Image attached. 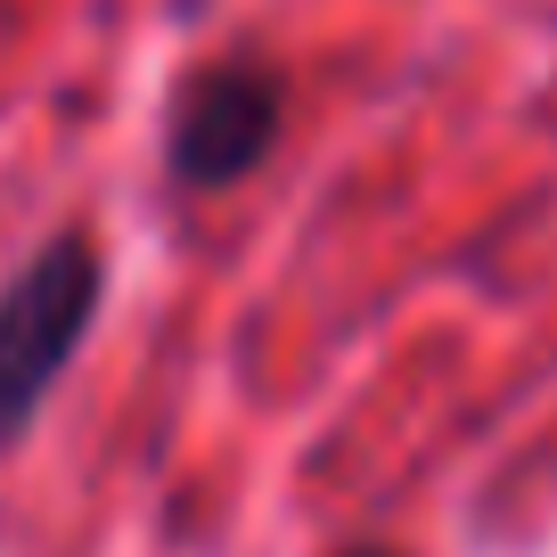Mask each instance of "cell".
Wrapping results in <instances>:
<instances>
[{
	"label": "cell",
	"instance_id": "1",
	"mask_svg": "<svg viewBox=\"0 0 557 557\" xmlns=\"http://www.w3.org/2000/svg\"><path fill=\"white\" fill-rule=\"evenodd\" d=\"M99 296H107V262L90 230H58L9 271V287H0V451H17L34 435V418L50 410L66 369L83 361Z\"/></svg>",
	"mask_w": 557,
	"mask_h": 557
},
{
	"label": "cell",
	"instance_id": "2",
	"mask_svg": "<svg viewBox=\"0 0 557 557\" xmlns=\"http://www.w3.org/2000/svg\"><path fill=\"white\" fill-rule=\"evenodd\" d=\"M287 123V83L262 58H206L181 74L173 107H164V164L189 197L238 189L262 157L278 148Z\"/></svg>",
	"mask_w": 557,
	"mask_h": 557
},
{
	"label": "cell",
	"instance_id": "3",
	"mask_svg": "<svg viewBox=\"0 0 557 557\" xmlns=\"http://www.w3.org/2000/svg\"><path fill=\"white\" fill-rule=\"evenodd\" d=\"M336 557H401V549H377V541H369V549H336Z\"/></svg>",
	"mask_w": 557,
	"mask_h": 557
}]
</instances>
